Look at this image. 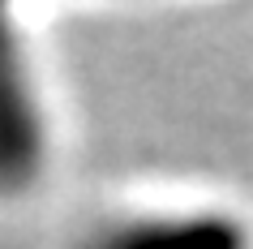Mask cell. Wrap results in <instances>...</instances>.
<instances>
[{"label":"cell","instance_id":"1","mask_svg":"<svg viewBox=\"0 0 253 249\" xmlns=\"http://www.w3.org/2000/svg\"><path fill=\"white\" fill-rule=\"evenodd\" d=\"M47 163V116L22 30L0 9V194H26Z\"/></svg>","mask_w":253,"mask_h":249},{"label":"cell","instance_id":"2","mask_svg":"<svg viewBox=\"0 0 253 249\" xmlns=\"http://www.w3.org/2000/svg\"><path fill=\"white\" fill-rule=\"evenodd\" d=\"M86 249H253L249 228L227 210H172L112 223Z\"/></svg>","mask_w":253,"mask_h":249}]
</instances>
